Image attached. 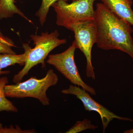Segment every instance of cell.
I'll use <instances>...</instances> for the list:
<instances>
[{"label":"cell","instance_id":"cell-1","mask_svg":"<svg viewBox=\"0 0 133 133\" xmlns=\"http://www.w3.org/2000/svg\"><path fill=\"white\" fill-rule=\"evenodd\" d=\"M98 48L108 50H118L133 59V40L131 25L110 11L102 3H98L95 10Z\"/></svg>","mask_w":133,"mask_h":133},{"label":"cell","instance_id":"cell-2","mask_svg":"<svg viewBox=\"0 0 133 133\" xmlns=\"http://www.w3.org/2000/svg\"><path fill=\"white\" fill-rule=\"evenodd\" d=\"M59 36L57 30L50 33L46 32L41 33L40 35L30 36L35 47L30 49L23 69L14 76V83L21 82L31 68L37 64H41L43 68L45 67V59L50 52L55 48L66 43V39L58 38Z\"/></svg>","mask_w":133,"mask_h":133},{"label":"cell","instance_id":"cell-3","mask_svg":"<svg viewBox=\"0 0 133 133\" xmlns=\"http://www.w3.org/2000/svg\"><path fill=\"white\" fill-rule=\"evenodd\" d=\"M58 81L57 74L50 69L44 77L37 79L31 77L23 82L15 85H6L5 92L6 97L10 98L31 97L38 99L44 105H49V99L46 92L51 87L56 85Z\"/></svg>","mask_w":133,"mask_h":133},{"label":"cell","instance_id":"cell-4","mask_svg":"<svg viewBox=\"0 0 133 133\" xmlns=\"http://www.w3.org/2000/svg\"><path fill=\"white\" fill-rule=\"evenodd\" d=\"M96 0H73L69 4L64 1L52 4L56 14V23L70 30L72 24L78 22L94 21L95 10L93 4Z\"/></svg>","mask_w":133,"mask_h":133},{"label":"cell","instance_id":"cell-5","mask_svg":"<svg viewBox=\"0 0 133 133\" xmlns=\"http://www.w3.org/2000/svg\"><path fill=\"white\" fill-rule=\"evenodd\" d=\"M76 46L75 41L68 49L59 54L50 55L47 62L53 65L71 83L84 89L92 95H96L95 89L86 84L79 73L74 60Z\"/></svg>","mask_w":133,"mask_h":133},{"label":"cell","instance_id":"cell-6","mask_svg":"<svg viewBox=\"0 0 133 133\" xmlns=\"http://www.w3.org/2000/svg\"><path fill=\"white\" fill-rule=\"evenodd\" d=\"M70 30L74 33L76 48L81 50L86 59V76L95 79L91 56L93 46L96 43L97 38V30L95 22L94 20L76 23L72 24Z\"/></svg>","mask_w":133,"mask_h":133},{"label":"cell","instance_id":"cell-7","mask_svg":"<svg viewBox=\"0 0 133 133\" xmlns=\"http://www.w3.org/2000/svg\"><path fill=\"white\" fill-rule=\"evenodd\" d=\"M62 92L64 94L75 95L83 103L85 110L89 111H94L98 113L102 121L103 133L105 132L109 123L113 119L133 121L128 118L121 117L115 114L102 105L95 101L91 97L88 92L79 87L70 85L69 88L63 90Z\"/></svg>","mask_w":133,"mask_h":133},{"label":"cell","instance_id":"cell-8","mask_svg":"<svg viewBox=\"0 0 133 133\" xmlns=\"http://www.w3.org/2000/svg\"><path fill=\"white\" fill-rule=\"evenodd\" d=\"M102 3L121 19L133 26L132 0H101Z\"/></svg>","mask_w":133,"mask_h":133},{"label":"cell","instance_id":"cell-9","mask_svg":"<svg viewBox=\"0 0 133 133\" xmlns=\"http://www.w3.org/2000/svg\"><path fill=\"white\" fill-rule=\"evenodd\" d=\"M23 47L24 50L23 54L19 55L6 53L0 54V75L10 73L9 71H2L3 69L8 66L16 64L24 65L31 48L28 43L23 44Z\"/></svg>","mask_w":133,"mask_h":133},{"label":"cell","instance_id":"cell-10","mask_svg":"<svg viewBox=\"0 0 133 133\" xmlns=\"http://www.w3.org/2000/svg\"><path fill=\"white\" fill-rule=\"evenodd\" d=\"M15 0H0V19L12 17L14 14H18L30 23V19L24 15L15 5Z\"/></svg>","mask_w":133,"mask_h":133},{"label":"cell","instance_id":"cell-11","mask_svg":"<svg viewBox=\"0 0 133 133\" xmlns=\"http://www.w3.org/2000/svg\"><path fill=\"white\" fill-rule=\"evenodd\" d=\"M8 83V79L6 77L0 78V112L6 111L17 112V108L6 98L5 87Z\"/></svg>","mask_w":133,"mask_h":133},{"label":"cell","instance_id":"cell-12","mask_svg":"<svg viewBox=\"0 0 133 133\" xmlns=\"http://www.w3.org/2000/svg\"><path fill=\"white\" fill-rule=\"evenodd\" d=\"M62 0H43L41 7L36 13V16L39 18V21L41 25L43 26L45 23L47 15L49 12L50 7L51 6L55 3ZM67 1L71 0H63ZM73 1V0H72Z\"/></svg>","mask_w":133,"mask_h":133},{"label":"cell","instance_id":"cell-13","mask_svg":"<svg viewBox=\"0 0 133 133\" xmlns=\"http://www.w3.org/2000/svg\"><path fill=\"white\" fill-rule=\"evenodd\" d=\"M13 47H16L12 39L5 36L0 30V54H16L12 49Z\"/></svg>","mask_w":133,"mask_h":133},{"label":"cell","instance_id":"cell-14","mask_svg":"<svg viewBox=\"0 0 133 133\" xmlns=\"http://www.w3.org/2000/svg\"><path fill=\"white\" fill-rule=\"evenodd\" d=\"M98 128V126L93 125L91 121L88 119H84L82 121H78L66 133H77L87 129L95 130Z\"/></svg>","mask_w":133,"mask_h":133},{"label":"cell","instance_id":"cell-15","mask_svg":"<svg viewBox=\"0 0 133 133\" xmlns=\"http://www.w3.org/2000/svg\"><path fill=\"white\" fill-rule=\"evenodd\" d=\"M2 124L0 123V133H35L34 130H24L23 131L18 126H16V128L13 126H10L9 128L5 127V128L3 127Z\"/></svg>","mask_w":133,"mask_h":133},{"label":"cell","instance_id":"cell-16","mask_svg":"<svg viewBox=\"0 0 133 133\" xmlns=\"http://www.w3.org/2000/svg\"><path fill=\"white\" fill-rule=\"evenodd\" d=\"M125 133H133V128L130 130H127L124 132Z\"/></svg>","mask_w":133,"mask_h":133}]
</instances>
